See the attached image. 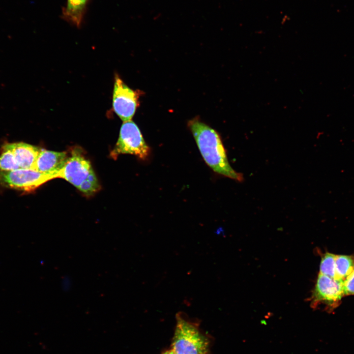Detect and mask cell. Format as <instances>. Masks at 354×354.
<instances>
[{
	"label": "cell",
	"mask_w": 354,
	"mask_h": 354,
	"mask_svg": "<svg viewBox=\"0 0 354 354\" xmlns=\"http://www.w3.org/2000/svg\"><path fill=\"white\" fill-rule=\"evenodd\" d=\"M188 126L203 158L208 166L216 173L239 182L242 181L243 175L235 171L229 164L218 133L196 118L189 121Z\"/></svg>",
	"instance_id": "cell-1"
},
{
	"label": "cell",
	"mask_w": 354,
	"mask_h": 354,
	"mask_svg": "<svg viewBox=\"0 0 354 354\" xmlns=\"http://www.w3.org/2000/svg\"><path fill=\"white\" fill-rule=\"evenodd\" d=\"M176 320L172 345L176 354H208L209 341L201 332L197 323L182 312L177 314Z\"/></svg>",
	"instance_id": "cell-2"
},
{
	"label": "cell",
	"mask_w": 354,
	"mask_h": 354,
	"mask_svg": "<svg viewBox=\"0 0 354 354\" xmlns=\"http://www.w3.org/2000/svg\"><path fill=\"white\" fill-rule=\"evenodd\" d=\"M58 177L65 179L87 196L92 195L100 187L89 161L76 150L67 158Z\"/></svg>",
	"instance_id": "cell-3"
},
{
	"label": "cell",
	"mask_w": 354,
	"mask_h": 354,
	"mask_svg": "<svg viewBox=\"0 0 354 354\" xmlns=\"http://www.w3.org/2000/svg\"><path fill=\"white\" fill-rule=\"evenodd\" d=\"M149 153V148L136 123L131 120L123 122L118 140L111 152L112 157L116 158L120 154H130L145 159Z\"/></svg>",
	"instance_id": "cell-4"
},
{
	"label": "cell",
	"mask_w": 354,
	"mask_h": 354,
	"mask_svg": "<svg viewBox=\"0 0 354 354\" xmlns=\"http://www.w3.org/2000/svg\"><path fill=\"white\" fill-rule=\"evenodd\" d=\"M343 283L337 278L319 273L311 296V306L316 308L323 305L326 310L332 311L345 295Z\"/></svg>",
	"instance_id": "cell-5"
},
{
	"label": "cell",
	"mask_w": 354,
	"mask_h": 354,
	"mask_svg": "<svg viewBox=\"0 0 354 354\" xmlns=\"http://www.w3.org/2000/svg\"><path fill=\"white\" fill-rule=\"evenodd\" d=\"M57 178L31 169H22L11 171L0 170V184L7 188L29 192L46 182Z\"/></svg>",
	"instance_id": "cell-6"
},
{
	"label": "cell",
	"mask_w": 354,
	"mask_h": 354,
	"mask_svg": "<svg viewBox=\"0 0 354 354\" xmlns=\"http://www.w3.org/2000/svg\"><path fill=\"white\" fill-rule=\"evenodd\" d=\"M140 93L128 87L118 75L115 77L112 105L114 112L123 121L131 120L139 105Z\"/></svg>",
	"instance_id": "cell-7"
},
{
	"label": "cell",
	"mask_w": 354,
	"mask_h": 354,
	"mask_svg": "<svg viewBox=\"0 0 354 354\" xmlns=\"http://www.w3.org/2000/svg\"><path fill=\"white\" fill-rule=\"evenodd\" d=\"M65 152H57L41 149L32 169L58 177V173L67 159Z\"/></svg>",
	"instance_id": "cell-8"
},
{
	"label": "cell",
	"mask_w": 354,
	"mask_h": 354,
	"mask_svg": "<svg viewBox=\"0 0 354 354\" xmlns=\"http://www.w3.org/2000/svg\"><path fill=\"white\" fill-rule=\"evenodd\" d=\"M3 147L13 153L20 168L31 169L40 153L41 148L23 142L6 143Z\"/></svg>",
	"instance_id": "cell-9"
},
{
	"label": "cell",
	"mask_w": 354,
	"mask_h": 354,
	"mask_svg": "<svg viewBox=\"0 0 354 354\" xmlns=\"http://www.w3.org/2000/svg\"><path fill=\"white\" fill-rule=\"evenodd\" d=\"M87 0H67L64 9V18L79 27L81 24Z\"/></svg>",
	"instance_id": "cell-10"
},
{
	"label": "cell",
	"mask_w": 354,
	"mask_h": 354,
	"mask_svg": "<svg viewBox=\"0 0 354 354\" xmlns=\"http://www.w3.org/2000/svg\"><path fill=\"white\" fill-rule=\"evenodd\" d=\"M354 270V257L346 255H336V278L343 282Z\"/></svg>",
	"instance_id": "cell-11"
},
{
	"label": "cell",
	"mask_w": 354,
	"mask_h": 354,
	"mask_svg": "<svg viewBox=\"0 0 354 354\" xmlns=\"http://www.w3.org/2000/svg\"><path fill=\"white\" fill-rule=\"evenodd\" d=\"M336 255L329 252L325 253L322 257L320 265V274L336 278Z\"/></svg>",
	"instance_id": "cell-12"
},
{
	"label": "cell",
	"mask_w": 354,
	"mask_h": 354,
	"mask_svg": "<svg viewBox=\"0 0 354 354\" xmlns=\"http://www.w3.org/2000/svg\"><path fill=\"white\" fill-rule=\"evenodd\" d=\"M20 167L12 151L2 147L0 155V170L8 172L17 170Z\"/></svg>",
	"instance_id": "cell-13"
},
{
	"label": "cell",
	"mask_w": 354,
	"mask_h": 354,
	"mask_svg": "<svg viewBox=\"0 0 354 354\" xmlns=\"http://www.w3.org/2000/svg\"><path fill=\"white\" fill-rule=\"evenodd\" d=\"M345 295H354V270L343 281Z\"/></svg>",
	"instance_id": "cell-14"
},
{
	"label": "cell",
	"mask_w": 354,
	"mask_h": 354,
	"mask_svg": "<svg viewBox=\"0 0 354 354\" xmlns=\"http://www.w3.org/2000/svg\"><path fill=\"white\" fill-rule=\"evenodd\" d=\"M165 354H176V353L172 350L168 351L165 352Z\"/></svg>",
	"instance_id": "cell-15"
},
{
	"label": "cell",
	"mask_w": 354,
	"mask_h": 354,
	"mask_svg": "<svg viewBox=\"0 0 354 354\" xmlns=\"http://www.w3.org/2000/svg\"><path fill=\"white\" fill-rule=\"evenodd\" d=\"M165 354V353H163V354Z\"/></svg>",
	"instance_id": "cell-16"
}]
</instances>
